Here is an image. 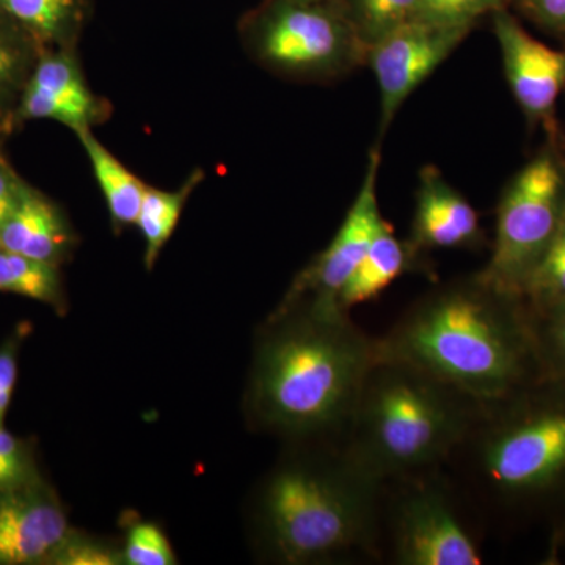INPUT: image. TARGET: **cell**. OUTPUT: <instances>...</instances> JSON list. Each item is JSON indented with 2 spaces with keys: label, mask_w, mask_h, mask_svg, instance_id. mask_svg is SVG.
Returning <instances> with one entry per match:
<instances>
[{
  "label": "cell",
  "mask_w": 565,
  "mask_h": 565,
  "mask_svg": "<svg viewBox=\"0 0 565 565\" xmlns=\"http://www.w3.org/2000/svg\"><path fill=\"white\" fill-rule=\"evenodd\" d=\"M564 158L546 145L511 178L497 207L492 255L484 280L522 297L523 286L564 218Z\"/></svg>",
  "instance_id": "8"
},
{
  "label": "cell",
  "mask_w": 565,
  "mask_h": 565,
  "mask_svg": "<svg viewBox=\"0 0 565 565\" xmlns=\"http://www.w3.org/2000/svg\"><path fill=\"white\" fill-rule=\"evenodd\" d=\"M377 356V338L338 305L278 303L256 340L248 419L289 444L340 441Z\"/></svg>",
  "instance_id": "1"
},
{
  "label": "cell",
  "mask_w": 565,
  "mask_h": 565,
  "mask_svg": "<svg viewBox=\"0 0 565 565\" xmlns=\"http://www.w3.org/2000/svg\"><path fill=\"white\" fill-rule=\"evenodd\" d=\"M429 256L416 252L407 239L394 234L384 221L377 230L362 263L340 294V307L351 313L359 305L377 299L386 288L405 274L430 275Z\"/></svg>",
  "instance_id": "16"
},
{
  "label": "cell",
  "mask_w": 565,
  "mask_h": 565,
  "mask_svg": "<svg viewBox=\"0 0 565 565\" xmlns=\"http://www.w3.org/2000/svg\"><path fill=\"white\" fill-rule=\"evenodd\" d=\"M122 564L121 548L95 537V535L73 530L61 545L47 557L44 565H118Z\"/></svg>",
  "instance_id": "27"
},
{
  "label": "cell",
  "mask_w": 565,
  "mask_h": 565,
  "mask_svg": "<svg viewBox=\"0 0 565 565\" xmlns=\"http://www.w3.org/2000/svg\"><path fill=\"white\" fill-rule=\"evenodd\" d=\"M564 169H565V159H564ZM564 218H565V202H564Z\"/></svg>",
  "instance_id": "32"
},
{
  "label": "cell",
  "mask_w": 565,
  "mask_h": 565,
  "mask_svg": "<svg viewBox=\"0 0 565 565\" xmlns=\"http://www.w3.org/2000/svg\"><path fill=\"white\" fill-rule=\"evenodd\" d=\"M76 137L90 162L93 177L102 189L115 232L120 233L136 225L147 182L141 181L114 152L107 150L95 132H79Z\"/></svg>",
  "instance_id": "17"
},
{
  "label": "cell",
  "mask_w": 565,
  "mask_h": 565,
  "mask_svg": "<svg viewBox=\"0 0 565 565\" xmlns=\"http://www.w3.org/2000/svg\"><path fill=\"white\" fill-rule=\"evenodd\" d=\"M111 117V104L88 85L76 50H43L22 90L17 128L52 120L74 134L93 131Z\"/></svg>",
  "instance_id": "11"
},
{
  "label": "cell",
  "mask_w": 565,
  "mask_h": 565,
  "mask_svg": "<svg viewBox=\"0 0 565 565\" xmlns=\"http://www.w3.org/2000/svg\"><path fill=\"white\" fill-rule=\"evenodd\" d=\"M0 10L43 50H76L85 0H0Z\"/></svg>",
  "instance_id": "18"
},
{
  "label": "cell",
  "mask_w": 565,
  "mask_h": 565,
  "mask_svg": "<svg viewBox=\"0 0 565 565\" xmlns=\"http://www.w3.org/2000/svg\"><path fill=\"white\" fill-rule=\"evenodd\" d=\"M407 243L429 256L435 250H481L486 233L479 212L434 166H424L415 192Z\"/></svg>",
  "instance_id": "14"
},
{
  "label": "cell",
  "mask_w": 565,
  "mask_h": 565,
  "mask_svg": "<svg viewBox=\"0 0 565 565\" xmlns=\"http://www.w3.org/2000/svg\"><path fill=\"white\" fill-rule=\"evenodd\" d=\"M28 332V326H20L0 344V426L6 423L7 412L13 397L18 379V356Z\"/></svg>",
  "instance_id": "29"
},
{
  "label": "cell",
  "mask_w": 565,
  "mask_h": 565,
  "mask_svg": "<svg viewBox=\"0 0 565 565\" xmlns=\"http://www.w3.org/2000/svg\"><path fill=\"white\" fill-rule=\"evenodd\" d=\"M381 145L375 143L367 158L362 185L349 207L333 239L300 270L280 303L311 299L316 302L340 305V294L362 263L371 241L385 218L377 199Z\"/></svg>",
  "instance_id": "10"
},
{
  "label": "cell",
  "mask_w": 565,
  "mask_h": 565,
  "mask_svg": "<svg viewBox=\"0 0 565 565\" xmlns=\"http://www.w3.org/2000/svg\"><path fill=\"white\" fill-rule=\"evenodd\" d=\"M482 405L412 364L377 356L340 441L382 482L444 468Z\"/></svg>",
  "instance_id": "5"
},
{
  "label": "cell",
  "mask_w": 565,
  "mask_h": 565,
  "mask_svg": "<svg viewBox=\"0 0 565 565\" xmlns=\"http://www.w3.org/2000/svg\"><path fill=\"white\" fill-rule=\"evenodd\" d=\"M377 355L412 364L481 404L545 381L525 300L479 273L418 297L377 338Z\"/></svg>",
  "instance_id": "2"
},
{
  "label": "cell",
  "mask_w": 565,
  "mask_h": 565,
  "mask_svg": "<svg viewBox=\"0 0 565 565\" xmlns=\"http://www.w3.org/2000/svg\"><path fill=\"white\" fill-rule=\"evenodd\" d=\"M478 527L445 468L384 481L382 563L481 565Z\"/></svg>",
  "instance_id": "6"
},
{
  "label": "cell",
  "mask_w": 565,
  "mask_h": 565,
  "mask_svg": "<svg viewBox=\"0 0 565 565\" xmlns=\"http://www.w3.org/2000/svg\"><path fill=\"white\" fill-rule=\"evenodd\" d=\"M43 47L0 10V139L17 131L22 90Z\"/></svg>",
  "instance_id": "19"
},
{
  "label": "cell",
  "mask_w": 565,
  "mask_h": 565,
  "mask_svg": "<svg viewBox=\"0 0 565 565\" xmlns=\"http://www.w3.org/2000/svg\"><path fill=\"white\" fill-rule=\"evenodd\" d=\"M76 244V232L65 211L31 184L9 221L0 225V248L58 267Z\"/></svg>",
  "instance_id": "15"
},
{
  "label": "cell",
  "mask_w": 565,
  "mask_h": 565,
  "mask_svg": "<svg viewBox=\"0 0 565 565\" xmlns=\"http://www.w3.org/2000/svg\"><path fill=\"white\" fill-rule=\"evenodd\" d=\"M522 297L534 316L565 305V218L527 277Z\"/></svg>",
  "instance_id": "22"
},
{
  "label": "cell",
  "mask_w": 565,
  "mask_h": 565,
  "mask_svg": "<svg viewBox=\"0 0 565 565\" xmlns=\"http://www.w3.org/2000/svg\"><path fill=\"white\" fill-rule=\"evenodd\" d=\"M247 54L274 76L341 79L366 66L367 47L341 0H270L243 29Z\"/></svg>",
  "instance_id": "7"
},
{
  "label": "cell",
  "mask_w": 565,
  "mask_h": 565,
  "mask_svg": "<svg viewBox=\"0 0 565 565\" xmlns=\"http://www.w3.org/2000/svg\"><path fill=\"white\" fill-rule=\"evenodd\" d=\"M57 492L43 478L0 493V565H44L70 533Z\"/></svg>",
  "instance_id": "13"
},
{
  "label": "cell",
  "mask_w": 565,
  "mask_h": 565,
  "mask_svg": "<svg viewBox=\"0 0 565 565\" xmlns=\"http://www.w3.org/2000/svg\"><path fill=\"white\" fill-rule=\"evenodd\" d=\"M356 35L371 47L414 21L418 0H341Z\"/></svg>",
  "instance_id": "23"
},
{
  "label": "cell",
  "mask_w": 565,
  "mask_h": 565,
  "mask_svg": "<svg viewBox=\"0 0 565 565\" xmlns=\"http://www.w3.org/2000/svg\"><path fill=\"white\" fill-rule=\"evenodd\" d=\"M534 326L545 379L565 382V305L534 316Z\"/></svg>",
  "instance_id": "28"
},
{
  "label": "cell",
  "mask_w": 565,
  "mask_h": 565,
  "mask_svg": "<svg viewBox=\"0 0 565 565\" xmlns=\"http://www.w3.org/2000/svg\"><path fill=\"white\" fill-rule=\"evenodd\" d=\"M492 22L516 104L530 125H542L556 137V107L565 92V51L534 39L505 7L494 11Z\"/></svg>",
  "instance_id": "12"
},
{
  "label": "cell",
  "mask_w": 565,
  "mask_h": 565,
  "mask_svg": "<svg viewBox=\"0 0 565 565\" xmlns=\"http://www.w3.org/2000/svg\"><path fill=\"white\" fill-rule=\"evenodd\" d=\"M203 180V170L196 169L174 191H163L147 184L136 226L143 237V263L148 270L154 267L180 223L185 204Z\"/></svg>",
  "instance_id": "20"
},
{
  "label": "cell",
  "mask_w": 565,
  "mask_h": 565,
  "mask_svg": "<svg viewBox=\"0 0 565 565\" xmlns=\"http://www.w3.org/2000/svg\"><path fill=\"white\" fill-rule=\"evenodd\" d=\"M471 31L411 21L367 47L366 66L374 73L381 102L379 145L412 93L451 57Z\"/></svg>",
  "instance_id": "9"
},
{
  "label": "cell",
  "mask_w": 565,
  "mask_h": 565,
  "mask_svg": "<svg viewBox=\"0 0 565 565\" xmlns=\"http://www.w3.org/2000/svg\"><path fill=\"white\" fill-rule=\"evenodd\" d=\"M504 0H418L414 21L473 29L479 18L504 9Z\"/></svg>",
  "instance_id": "25"
},
{
  "label": "cell",
  "mask_w": 565,
  "mask_h": 565,
  "mask_svg": "<svg viewBox=\"0 0 565 565\" xmlns=\"http://www.w3.org/2000/svg\"><path fill=\"white\" fill-rule=\"evenodd\" d=\"M516 2H519V3H520V2H523V0H516Z\"/></svg>",
  "instance_id": "33"
},
{
  "label": "cell",
  "mask_w": 565,
  "mask_h": 565,
  "mask_svg": "<svg viewBox=\"0 0 565 565\" xmlns=\"http://www.w3.org/2000/svg\"><path fill=\"white\" fill-rule=\"evenodd\" d=\"M122 564L128 565H173L178 564L173 546L158 523L136 516L126 519Z\"/></svg>",
  "instance_id": "24"
},
{
  "label": "cell",
  "mask_w": 565,
  "mask_h": 565,
  "mask_svg": "<svg viewBox=\"0 0 565 565\" xmlns=\"http://www.w3.org/2000/svg\"><path fill=\"white\" fill-rule=\"evenodd\" d=\"M291 445L256 493L259 548L278 564L382 563L384 482L341 441Z\"/></svg>",
  "instance_id": "3"
},
{
  "label": "cell",
  "mask_w": 565,
  "mask_h": 565,
  "mask_svg": "<svg viewBox=\"0 0 565 565\" xmlns=\"http://www.w3.org/2000/svg\"><path fill=\"white\" fill-rule=\"evenodd\" d=\"M2 141L0 139V225L9 221L29 185L11 166L3 152Z\"/></svg>",
  "instance_id": "30"
},
{
  "label": "cell",
  "mask_w": 565,
  "mask_h": 565,
  "mask_svg": "<svg viewBox=\"0 0 565 565\" xmlns=\"http://www.w3.org/2000/svg\"><path fill=\"white\" fill-rule=\"evenodd\" d=\"M41 478L33 446L0 426V493L32 484Z\"/></svg>",
  "instance_id": "26"
},
{
  "label": "cell",
  "mask_w": 565,
  "mask_h": 565,
  "mask_svg": "<svg viewBox=\"0 0 565 565\" xmlns=\"http://www.w3.org/2000/svg\"><path fill=\"white\" fill-rule=\"evenodd\" d=\"M520 7L535 24L565 40V0H523Z\"/></svg>",
  "instance_id": "31"
},
{
  "label": "cell",
  "mask_w": 565,
  "mask_h": 565,
  "mask_svg": "<svg viewBox=\"0 0 565 565\" xmlns=\"http://www.w3.org/2000/svg\"><path fill=\"white\" fill-rule=\"evenodd\" d=\"M0 291L36 300L58 315L68 310L61 267L3 248H0Z\"/></svg>",
  "instance_id": "21"
},
{
  "label": "cell",
  "mask_w": 565,
  "mask_h": 565,
  "mask_svg": "<svg viewBox=\"0 0 565 565\" xmlns=\"http://www.w3.org/2000/svg\"><path fill=\"white\" fill-rule=\"evenodd\" d=\"M444 468L479 526L565 501V382L545 379L482 405Z\"/></svg>",
  "instance_id": "4"
}]
</instances>
